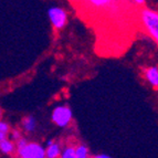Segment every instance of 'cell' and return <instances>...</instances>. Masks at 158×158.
I'll return each mask as SVG.
<instances>
[{"label":"cell","mask_w":158,"mask_h":158,"mask_svg":"<svg viewBox=\"0 0 158 158\" xmlns=\"http://www.w3.org/2000/svg\"><path fill=\"white\" fill-rule=\"evenodd\" d=\"M10 125L5 121H0V139L8 138V136L10 135Z\"/></svg>","instance_id":"10"},{"label":"cell","mask_w":158,"mask_h":158,"mask_svg":"<svg viewBox=\"0 0 158 158\" xmlns=\"http://www.w3.org/2000/svg\"><path fill=\"white\" fill-rule=\"evenodd\" d=\"M16 150V143L12 140L5 138V139H0V152L5 155L12 154Z\"/></svg>","instance_id":"7"},{"label":"cell","mask_w":158,"mask_h":158,"mask_svg":"<svg viewBox=\"0 0 158 158\" xmlns=\"http://www.w3.org/2000/svg\"><path fill=\"white\" fill-rule=\"evenodd\" d=\"M48 16L54 29H63L68 21V15L64 9L60 7H51L48 10Z\"/></svg>","instance_id":"4"},{"label":"cell","mask_w":158,"mask_h":158,"mask_svg":"<svg viewBox=\"0 0 158 158\" xmlns=\"http://www.w3.org/2000/svg\"><path fill=\"white\" fill-rule=\"evenodd\" d=\"M1 117H2V110L0 108V121H1Z\"/></svg>","instance_id":"16"},{"label":"cell","mask_w":158,"mask_h":158,"mask_svg":"<svg viewBox=\"0 0 158 158\" xmlns=\"http://www.w3.org/2000/svg\"><path fill=\"white\" fill-rule=\"evenodd\" d=\"M89 1L96 8H105L111 2V0H89Z\"/></svg>","instance_id":"12"},{"label":"cell","mask_w":158,"mask_h":158,"mask_svg":"<svg viewBox=\"0 0 158 158\" xmlns=\"http://www.w3.org/2000/svg\"><path fill=\"white\" fill-rule=\"evenodd\" d=\"M16 149L20 158H45V148L38 143H29L24 138L16 142Z\"/></svg>","instance_id":"1"},{"label":"cell","mask_w":158,"mask_h":158,"mask_svg":"<svg viewBox=\"0 0 158 158\" xmlns=\"http://www.w3.org/2000/svg\"><path fill=\"white\" fill-rule=\"evenodd\" d=\"M145 77L147 82L152 86H158V68L157 66H150L145 71Z\"/></svg>","instance_id":"6"},{"label":"cell","mask_w":158,"mask_h":158,"mask_svg":"<svg viewBox=\"0 0 158 158\" xmlns=\"http://www.w3.org/2000/svg\"><path fill=\"white\" fill-rule=\"evenodd\" d=\"M20 138H21V134H20L19 131L15 129V131L11 132V140H12V142H18Z\"/></svg>","instance_id":"13"},{"label":"cell","mask_w":158,"mask_h":158,"mask_svg":"<svg viewBox=\"0 0 158 158\" xmlns=\"http://www.w3.org/2000/svg\"><path fill=\"white\" fill-rule=\"evenodd\" d=\"M59 158H75L74 155V147L73 146H68L61 150L60 157Z\"/></svg>","instance_id":"11"},{"label":"cell","mask_w":158,"mask_h":158,"mask_svg":"<svg viewBox=\"0 0 158 158\" xmlns=\"http://www.w3.org/2000/svg\"><path fill=\"white\" fill-rule=\"evenodd\" d=\"M93 158H111L108 155H105V154H100V155L94 156Z\"/></svg>","instance_id":"14"},{"label":"cell","mask_w":158,"mask_h":158,"mask_svg":"<svg viewBox=\"0 0 158 158\" xmlns=\"http://www.w3.org/2000/svg\"><path fill=\"white\" fill-rule=\"evenodd\" d=\"M74 155L75 158H90V150L85 145H81L74 147Z\"/></svg>","instance_id":"9"},{"label":"cell","mask_w":158,"mask_h":158,"mask_svg":"<svg viewBox=\"0 0 158 158\" xmlns=\"http://www.w3.org/2000/svg\"><path fill=\"white\" fill-rule=\"evenodd\" d=\"M22 127L27 133H32L37 128V119L33 116H27L22 119Z\"/></svg>","instance_id":"8"},{"label":"cell","mask_w":158,"mask_h":158,"mask_svg":"<svg viewBox=\"0 0 158 158\" xmlns=\"http://www.w3.org/2000/svg\"><path fill=\"white\" fill-rule=\"evenodd\" d=\"M140 19L144 24V28L149 34L150 38L158 42V13L157 11L144 9L140 13Z\"/></svg>","instance_id":"2"},{"label":"cell","mask_w":158,"mask_h":158,"mask_svg":"<svg viewBox=\"0 0 158 158\" xmlns=\"http://www.w3.org/2000/svg\"><path fill=\"white\" fill-rule=\"evenodd\" d=\"M135 3H137V5H139V6H142V5H144L145 3V0H133Z\"/></svg>","instance_id":"15"},{"label":"cell","mask_w":158,"mask_h":158,"mask_svg":"<svg viewBox=\"0 0 158 158\" xmlns=\"http://www.w3.org/2000/svg\"><path fill=\"white\" fill-rule=\"evenodd\" d=\"M61 150L62 148L59 143L53 142L52 139L49 140L47 144V149H45V158H59Z\"/></svg>","instance_id":"5"},{"label":"cell","mask_w":158,"mask_h":158,"mask_svg":"<svg viewBox=\"0 0 158 158\" xmlns=\"http://www.w3.org/2000/svg\"><path fill=\"white\" fill-rule=\"evenodd\" d=\"M72 117V110L66 105L56 106L52 112V121L59 127H66L71 123Z\"/></svg>","instance_id":"3"}]
</instances>
